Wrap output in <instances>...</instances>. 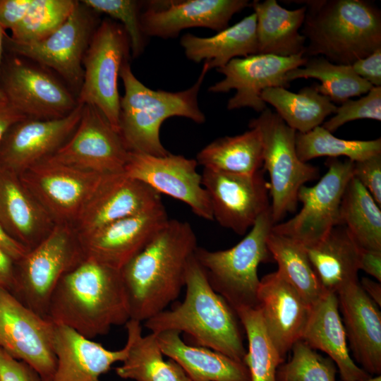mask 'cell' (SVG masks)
Returning <instances> with one entry per match:
<instances>
[{
    "mask_svg": "<svg viewBox=\"0 0 381 381\" xmlns=\"http://www.w3.org/2000/svg\"><path fill=\"white\" fill-rule=\"evenodd\" d=\"M255 13L211 37L183 35L180 44L186 56L195 63L204 61L209 68L219 69L231 59L258 54Z\"/></svg>",
    "mask_w": 381,
    "mask_h": 381,
    "instance_id": "obj_31",
    "label": "cell"
},
{
    "mask_svg": "<svg viewBox=\"0 0 381 381\" xmlns=\"http://www.w3.org/2000/svg\"><path fill=\"white\" fill-rule=\"evenodd\" d=\"M0 224L28 250L36 246L56 224L20 178L0 168Z\"/></svg>",
    "mask_w": 381,
    "mask_h": 381,
    "instance_id": "obj_26",
    "label": "cell"
},
{
    "mask_svg": "<svg viewBox=\"0 0 381 381\" xmlns=\"http://www.w3.org/2000/svg\"><path fill=\"white\" fill-rule=\"evenodd\" d=\"M155 334L164 356L177 363L192 381H250L243 362L206 347L189 345L178 331Z\"/></svg>",
    "mask_w": 381,
    "mask_h": 381,
    "instance_id": "obj_28",
    "label": "cell"
},
{
    "mask_svg": "<svg viewBox=\"0 0 381 381\" xmlns=\"http://www.w3.org/2000/svg\"><path fill=\"white\" fill-rule=\"evenodd\" d=\"M54 323L0 287V348L51 381L56 368L52 348Z\"/></svg>",
    "mask_w": 381,
    "mask_h": 381,
    "instance_id": "obj_14",
    "label": "cell"
},
{
    "mask_svg": "<svg viewBox=\"0 0 381 381\" xmlns=\"http://www.w3.org/2000/svg\"><path fill=\"white\" fill-rule=\"evenodd\" d=\"M8 103L6 98L3 92V91L0 88V105L5 104Z\"/></svg>",
    "mask_w": 381,
    "mask_h": 381,
    "instance_id": "obj_54",
    "label": "cell"
},
{
    "mask_svg": "<svg viewBox=\"0 0 381 381\" xmlns=\"http://www.w3.org/2000/svg\"><path fill=\"white\" fill-rule=\"evenodd\" d=\"M104 175L47 159L19 176L55 224L73 226Z\"/></svg>",
    "mask_w": 381,
    "mask_h": 381,
    "instance_id": "obj_13",
    "label": "cell"
},
{
    "mask_svg": "<svg viewBox=\"0 0 381 381\" xmlns=\"http://www.w3.org/2000/svg\"><path fill=\"white\" fill-rule=\"evenodd\" d=\"M47 318L91 339L126 325L130 312L121 270L85 258L59 282Z\"/></svg>",
    "mask_w": 381,
    "mask_h": 381,
    "instance_id": "obj_2",
    "label": "cell"
},
{
    "mask_svg": "<svg viewBox=\"0 0 381 381\" xmlns=\"http://www.w3.org/2000/svg\"><path fill=\"white\" fill-rule=\"evenodd\" d=\"M185 287L182 302L145 321V327L155 334L165 330L183 332L196 346L243 363L246 349L236 313L212 288L195 255L188 264Z\"/></svg>",
    "mask_w": 381,
    "mask_h": 381,
    "instance_id": "obj_3",
    "label": "cell"
},
{
    "mask_svg": "<svg viewBox=\"0 0 381 381\" xmlns=\"http://www.w3.org/2000/svg\"><path fill=\"white\" fill-rule=\"evenodd\" d=\"M209 68L204 63L197 81L183 91L154 90L143 85L133 74L128 59L121 68L124 95L120 99L119 135L128 152L153 156L170 152L163 146L159 130L172 116H181L197 123L205 121L198 105V92Z\"/></svg>",
    "mask_w": 381,
    "mask_h": 381,
    "instance_id": "obj_5",
    "label": "cell"
},
{
    "mask_svg": "<svg viewBox=\"0 0 381 381\" xmlns=\"http://www.w3.org/2000/svg\"><path fill=\"white\" fill-rule=\"evenodd\" d=\"M52 348L56 368L51 381H99L113 364L125 360L130 341L112 351L69 327L54 323Z\"/></svg>",
    "mask_w": 381,
    "mask_h": 381,
    "instance_id": "obj_24",
    "label": "cell"
},
{
    "mask_svg": "<svg viewBox=\"0 0 381 381\" xmlns=\"http://www.w3.org/2000/svg\"><path fill=\"white\" fill-rule=\"evenodd\" d=\"M353 176L368 190L381 207V154L353 162Z\"/></svg>",
    "mask_w": 381,
    "mask_h": 381,
    "instance_id": "obj_44",
    "label": "cell"
},
{
    "mask_svg": "<svg viewBox=\"0 0 381 381\" xmlns=\"http://www.w3.org/2000/svg\"><path fill=\"white\" fill-rule=\"evenodd\" d=\"M84 259L74 228L56 224L42 241L15 261L14 285L11 293L23 305L47 318L50 298L59 282Z\"/></svg>",
    "mask_w": 381,
    "mask_h": 381,
    "instance_id": "obj_7",
    "label": "cell"
},
{
    "mask_svg": "<svg viewBox=\"0 0 381 381\" xmlns=\"http://www.w3.org/2000/svg\"><path fill=\"white\" fill-rule=\"evenodd\" d=\"M274 225L270 208L234 246L222 250L198 246L195 251L210 286L234 310L258 306V268L272 258L267 241Z\"/></svg>",
    "mask_w": 381,
    "mask_h": 381,
    "instance_id": "obj_6",
    "label": "cell"
},
{
    "mask_svg": "<svg viewBox=\"0 0 381 381\" xmlns=\"http://www.w3.org/2000/svg\"><path fill=\"white\" fill-rule=\"evenodd\" d=\"M267 247L278 265V272L311 306L325 293L309 260L306 247L298 241L270 231Z\"/></svg>",
    "mask_w": 381,
    "mask_h": 381,
    "instance_id": "obj_36",
    "label": "cell"
},
{
    "mask_svg": "<svg viewBox=\"0 0 381 381\" xmlns=\"http://www.w3.org/2000/svg\"><path fill=\"white\" fill-rule=\"evenodd\" d=\"M131 49L123 26L104 19L96 28L83 59V78L77 102L99 109L119 133V78Z\"/></svg>",
    "mask_w": 381,
    "mask_h": 381,
    "instance_id": "obj_9",
    "label": "cell"
},
{
    "mask_svg": "<svg viewBox=\"0 0 381 381\" xmlns=\"http://www.w3.org/2000/svg\"><path fill=\"white\" fill-rule=\"evenodd\" d=\"M0 88L8 104L28 119L64 117L78 105L77 99L56 78L21 57L4 59Z\"/></svg>",
    "mask_w": 381,
    "mask_h": 381,
    "instance_id": "obj_12",
    "label": "cell"
},
{
    "mask_svg": "<svg viewBox=\"0 0 381 381\" xmlns=\"http://www.w3.org/2000/svg\"><path fill=\"white\" fill-rule=\"evenodd\" d=\"M0 248L14 261L21 259L29 250L26 247L12 238L0 224Z\"/></svg>",
    "mask_w": 381,
    "mask_h": 381,
    "instance_id": "obj_51",
    "label": "cell"
},
{
    "mask_svg": "<svg viewBox=\"0 0 381 381\" xmlns=\"http://www.w3.org/2000/svg\"><path fill=\"white\" fill-rule=\"evenodd\" d=\"M261 99L271 104L290 128L303 133L321 126L337 107L317 90L315 84L298 92L280 87H269L262 92Z\"/></svg>",
    "mask_w": 381,
    "mask_h": 381,
    "instance_id": "obj_34",
    "label": "cell"
},
{
    "mask_svg": "<svg viewBox=\"0 0 381 381\" xmlns=\"http://www.w3.org/2000/svg\"><path fill=\"white\" fill-rule=\"evenodd\" d=\"M327 171L313 186H302L298 202L300 212L289 220L274 224L272 230L290 237L305 247L322 239L339 224V209L347 183L353 176V162L329 158Z\"/></svg>",
    "mask_w": 381,
    "mask_h": 381,
    "instance_id": "obj_11",
    "label": "cell"
},
{
    "mask_svg": "<svg viewBox=\"0 0 381 381\" xmlns=\"http://www.w3.org/2000/svg\"><path fill=\"white\" fill-rule=\"evenodd\" d=\"M198 248L191 225L170 219L121 270L130 319L145 322L166 310L185 286L188 264Z\"/></svg>",
    "mask_w": 381,
    "mask_h": 381,
    "instance_id": "obj_1",
    "label": "cell"
},
{
    "mask_svg": "<svg viewBox=\"0 0 381 381\" xmlns=\"http://www.w3.org/2000/svg\"><path fill=\"white\" fill-rule=\"evenodd\" d=\"M77 3L73 0H32L26 16L11 31L10 37L25 43L47 37L65 23Z\"/></svg>",
    "mask_w": 381,
    "mask_h": 381,
    "instance_id": "obj_40",
    "label": "cell"
},
{
    "mask_svg": "<svg viewBox=\"0 0 381 381\" xmlns=\"http://www.w3.org/2000/svg\"><path fill=\"white\" fill-rule=\"evenodd\" d=\"M264 171L238 174L203 169L202 184L210 198L213 219L244 235L270 208L269 183Z\"/></svg>",
    "mask_w": 381,
    "mask_h": 381,
    "instance_id": "obj_15",
    "label": "cell"
},
{
    "mask_svg": "<svg viewBox=\"0 0 381 381\" xmlns=\"http://www.w3.org/2000/svg\"><path fill=\"white\" fill-rule=\"evenodd\" d=\"M359 284L365 294L379 306H381V284L368 277H363Z\"/></svg>",
    "mask_w": 381,
    "mask_h": 381,
    "instance_id": "obj_52",
    "label": "cell"
},
{
    "mask_svg": "<svg viewBox=\"0 0 381 381\" xmlns=\"http://www.w3.org/2000/svg\"><path fill=\"white\" fill-rule=\"evenodd\" d=\"M306 58L351 65L381 48V13L364 0L304 1Z\"/></svg>",
    "mask_w": 381,
    "mask_h": 381,
    "instance_id": "obj_4",
    "label": "cell"
},
{
    "mask_svg": "<svg viewBox=\"0 0 381 381\" xmlns=\"http://www.w3.org/2000/svg\"><path fill=\"white\" fill-rule=\"evenodd\" d=\"M296 149L303 162L320 157L337 158L344 156L358 162L381 154V139L350 140L335 137L322 126L307 133H296Z\"/></svg>",
    "mask_w": 381,
    "mask_h": 381,
    "instance_id": "obj_39",
    "label": "cell"
},
{
    "mask_svg": "<svg viewBox=\"0 0 381 381\" xmlns=\"http://www.w3.org/2000/svg\"><path fill=\"white\" fill-rule=\"evenodd\" d=\"M343 381V380H341ZM358 381H381V376L380 375H376L375 377H370L366 380H358Z\"/></svg>",
    "mask_w": 381,
    "mask_h": 381,
    "instance_id": "obj_55",
    "label": "cell"
},
{
    "mask_svg": "<svg viewBox=\"0 0 381 381\" xmlns=\"http://www.w3.org/2000/svg\"><path fill=\"white\" fill-rule=\"evenodd\" d=\"M169 220L163 203L78 236L86 258L121 270Z\"/></svg>",
    "mask_w": 381,
    "mask_h": 381,
    "instance_id": "obj_20",
    "label": "cell"
},
{
    "mask_svg": "<svg viewBox=\"0 0 381 381\" xmlns=\"http://www.w3.org/2000/svg\"><path fill=\"white\" fill-rule=\"evenodd\" d=\"M358 263V270H363L377 282H381V250L359 246Z\"/></svg>",
    "mask_w": 381,
    "mask_h": 381,
    "instance_id": "obj_48",
    "label": "cell"
},
{
    "mask_svg": "<svg viewBox=\"0 0 381 381\" xmlns=\"http://www.w3.org/2000/svg\"><path fill=\"white\" fill-rule=\"evenodd\" d=\"M243 327L248 349L243 358L250 381H277V371L283 358L270 339L258 307L235 310Z\"/></svg>",
    "mask_w": 381,
    "mask_h": 381,
    "instance_id": "obj_38",
    "label": "cell"
},
{
    "mask_svg": "<svg viewBox=\"0 0 381 381\" xmlns=\"http://www.w3.org/2000/svg\"><path fill=\"white\" fill-rule=\"evenodd\" d=\"M87 7L96 13H104L121 22L130 42L133 57L139 56L145 46V37L140 23L143 3L133 0H83Z\"/></svg>",
    "mask_w": 381,
    "mask_h": 381,
    "instance_id": "obj_42",
    "label": "cell"
},
{
    "mask_svg": "<svg viewBox=\"0 0 381 381\" xmlns=\"http://www.w3.org/2000/svg\"><path fill=\"white\" fill-rule=\"evenodd\" d=\"M249 128H256L261 135L262 167L270 177V212L277 224L287 213L296 211L300 188L317 179L319 169L299 159L296 131L269 108L250 120Z\"/></svg>",
    "mask_w": 381,
    "mask_h": 381,
    "instance_id": "obj_8",
    "label": "cell"
},
{
    "mask_svg": "<svg viewBox=\"0 0 381 381\" xmlns=\"http://www.w3.org/2000/svg\"><path fill=\"white\" fill-rule=\"evenodd\" d=\"M203 169L238 174H253L262 169V143L256 128L234 136L217 138L197 154Z\"/></svg>",
    "mask_w": 381,
    "mask_h": 381,
    "instance_id": "obj_33",
    "label": "cell"
},
{
    "mask_svg": "<svg viewBox=\"0 0 381 381\" xmlns=\"http://www.w3.org/2000/svg\"><path fill=\"white\" fill-rule=\"evenodd\" d=\"M126 327L130 348L122 365L115 369L119 377L135 381H192L177 363L164 359L155 333L143 336L140 322L131 319Z\"/></svg>",
    "mask_w": 381,
    "mask_h": 381,
    "instance_id": "obj_32",
    "label": "cell"
},
{
    "mask_svg": "<svg viewBox=\"0 0 381 381\" xmlns=\"http://www.w3.org/2000/svg\"><path fill=\"white\" fill-rule=\"evenodd\" d=\"M15 261L0 248V287L11 292L14 285Z\"/></svg>",
    "mask_w": 381,
    "mask_h": 381,
    "instance_id": "obj_49",
    "label": "cell"
},
{
    "mask_svg": "<svg viewBox=\"0 0 381 381\" xmlns=\"http://www.w3.org/2000/svg\"><path fill=\"white\" fill-rule=\"evenodd\" d=\"M336 294L326 292L310 306L301 340L325 353L335 363L341 380L358 381L370 377L350 356Z\"/></svg>",
    "mask_w": 381,
    "mask_h": 381,
    "instance_id": "obj_27",
    "label": "cell"
},
{
    "mask_svg": "<svg viewBox=\"0 0 381 381\" xmlns=\"http://www.w3.org/2000/svg\"><path fill=\"white\" fill-rule=\"evenodd\" d=\"M140 13L146 37H176L190 28H207L219 32L232 16L250 6L248 0L150 1Z\"/></svg>",
    "mask_w": 381,
    "mask_h": 381,
    "instance_id": "obj_21",
    "label": "cell"
},
{
    "mask_svg": "<svg viewBox=\"0 0 381 381\" xmlns=\"http://www.w3.org/2000/svg\"><path fill=\"white\" fill-rule=\"evenodd\" d=\"M351 66L355 73L373 87H381V48L353 62Z\"/></svg>",
    "mask_w": 381,
    "mask_h": 381,
    "instance_id": "obj_47",
    "label": "cell"
},
{
    "mask_svg": "<svg viewBox=\"0 0 381 381\" xmlns=\"http://www.w3.org/2000/svg\"><path fill=\"white\" fill-rule=\"evenodd\" d=\"M290 361L279 365L277 381H337V368L300 339L292 346Z\"/></svg>",
    "mask_w": 381,
    "mask_h": 381,
    "instance_id": "obj_41",
    "label": "cell"
},
{
    "mask_svg": "<svg viewBox=\"0 0 381 381\" xmlns=\"http://www.w3.org/2000/svg\"><path fill=\"white\" fill-rule=\"evenodd\" d=\"M195 159L171 153L164 156L129 152L123 172L159 195H169L186 204L198 217L212 221L208 195L202 184Z\"/></svg>",
    "mask_w": 381,
    "mask_h": 381,
    "instance_id": "obj_16",
    "label": "cell"
},
{
    "mask_svg": "<svg viewBox=\"0 0 381 381\" xmlns=\"http://www.w3.org/2000/svg\"><path fill=\"white\" fill-rule=\"evenodd\" d=\"M250 6L257 20L258 54L303 56L306 40L299 30L305 20V6L289 10L276 0L253 1Z\"/></svg>",
    "mask_w": 381,
    "mask_h": 381,
    "instance_id": "obj_29",
    "label": "cell"
},
{
    "mask_svg": "<svg viewBox=\"0 0 381 381\" xmlns=\"http://www.w3.org/2000/svg\"><path fill=\"white\" fill-rule=\"evenodd\" d=\"M257 298L267 334L284 358L301 339L310 306L278 271L260 280Z\"/></svg>",
    "mask_w": 381,
    "mask_h": 381,
    "instance_id": "obj_23",
    "label": "cell"
},
{
    "mask_svg": "<svg viewBox=\"0 0 381 381\" xmlns=\"http://www.w3.org/2000/svg\"><path fill=\"white\" fill-rule=\"evenodd\" d=\"M358 248L342 225L334 226L320 241L306 247L325 291L337 294L346 286L358 282Z\"/></svg>",
    "mask_w": 381,
    "mask_h": 381,
    "instance_id": "obj_30",
    "label": "cell"
},
{
    "mask_svg": "<svg viewBox=\"0 0 381 381\" xmlns=\"http://www.w3.org/2000/svg\"><path fill=\"white\" fill-rule=\"evenodd\" d=\"M301 67L286 74L289 83L298 78H315L317 90L333 103H342L352 97L368 93L373 86L359 77L351 65L336 64L322 56L306 58Z\"/></svg>",
    "mask_w": 381,
    "mask_h": 381,
    "instance_id": "obj_37",
    "label": "cell"
},
{
    "mask_svg": "<svg viewBox=\"0 0 381 381\" xmlns=\"http://www.w3.org/2000/svg\"><path fill=\"white\" fill-rule=\"evenodd\" d=\"M27 117L6 103L0 105V143L8 130L16 123Z\"/></svg>",
    "mask_w": 381,
    "mask_h": 381,
    "instance_id": "obj_50",
    "label": "cell"
},
{
    "mask_svg": "<svg viewBox=\"0 0 381 381\" xmlns=\"http://www.w3.org/2000/svg\"><path fill=\"white\" fill-rule=\"evenodd\" d=\"M0 381H42L26 363L11 356L0 348Z\"/></svg>",
    "mask_w": 381,
    "mask_h": 381,
    "instance_id": "obj_45",
    "label": "cell"
},
{
    "mask_svg": "<svg viewBox=\"0 0 381 381\" xmlns=\"http://www.w3.org/2000/svg\"><path fill=\"white\" fill-rule=\"evenodd\" d=\"M306 59L303 55L286 57L265 54L235 58L217 69L224 78L211 85L208 91L222 93L235 90L227 103L229 110L250 107L260 113L267 108L261 99L262 92L269 87H289L287 73L302 66Z\"/></svg>",
    "mask_w": 381,
    "mask_h": 381,
    "instance_id": "obj_18",
    "label": "cell"
},
{
    "mask_svg": "<svg viewBox=\"0 0 381 381\" xmlns=\"http://www.w3.org/2000/svg\"><path fill=\"white\" fill-rule=\"evenodd\" d=\"M83 108L78 103L64 117L49 120L27 118L12 126L0 143V168L20 175L53 155L75 130Z\"/></svg>",
    "mask_w": 381,
    "mask_h": 381,
    "instance_id": "obj_19",
    "label": "cell"
},
{
    "mask_svg": "<svg viewBox=\"0 0 381 381\" xmlns=\"http://www.w3.org/2000/svg\"><path fill=\"white\" fill-rule=\"evenodd\" d=\"M6 35V31L0 26V75L4 60V40Z\"/></svg>",
    "mask_w": 381,
    "mask_h": 381,
    "instance_id": "obj_53",
    "label": "cell"
},
{
    "mask_svg": "<svg viewBox=\"0 0 381 381\" xmlns=\"http://www.w3.org/2000/svg\"><path fill=\"white\" fill-rule=\"evenodd\" d=\"M128 152L121 135L102 112L85 104L74 132L47 159L104 175L123 171Z\"/></svg>",
    "mask_w": 381,
    "mask_h": 381,
    "instance_id": "obj_17",
    "label": "cell"
},
{
    "mask_svg": "<svg viewBox=\"0 0 381 381\" xmlns=\"http://www.w3.org/2000/svg\"><path fill=\"white\" fill-rule=\"evenodd\" d=\"M162 203L157 192L123 171L105 174L73 227L78 236L86 235Z\"/></svg>",
    "mask_w": 381,
    "mask_h": 381,
    "instance_id": "obj_22",
    "label": "cell"
},
{
    "mask_svg": "<svg viewBox=\"0 0 381 381\" xmlns=\"http://www.w3.org/2000/svg\"><path fill=\"white\" fill-rule=\"evenodd\" d=\"M99 24L93 11L78 1L65 23L51 35L24 43L6 34L4 49L53 69L78 94L83 78V59Z\"/></svg>",
    "mask_w": 381,
    "mask_h": 381,
    "instance_id": "obj_10",
    "label": "cell"
},
{
    "mask_svg": "<svg viewBox=\"0 0 381 381\" xmlns=\"http://www.w3.org/2000/svg\"><path fill=\"white\" fill-rule=\"evenodd\" d=\"M99 381H100V380H99Z\"/></svg>",
    "mask_w": 381,
    "mask_h": 381,
    "instance_id": "obj_56",
    "label": "cell"
},
{
    "mask_svg": "<svg viewBox=\"0 0 381 381\" xmlns=\"http://www.w3.org/2000/svg\"><path fill=\"white\" fill-rule=\"evenodd\" d=\"M32 0H0V26L11 31L26 16Z\"/></svg>",
    "mask_w": 381,
    "mask_h": 381,
    "instance_id": "obj_46",
    "label": "cell"
},
{
    "mask_svg": "<svg viewBox=\"0 0 381 381\" xmlns=\"http://www.w3.org/2000/svg\"><path fill=\"white\" fill-rule=\"evenodd\" d=\"M381 120V87H373L357 99H349L337 107L334 115L322 126L333 133L344 124L357 119Z\"/></svg>",
    "mask_w": 381,
    "mask_h": 381,
    "instance_id": "obj_43",
    "label": "cell"
},
{
    "mask_svg": "<svg viewBox=\"0 0 381 381\" xmlns=\"http://www.w3.org/2000/svg\"><path fill=\"white\" fill-rule=\"evenodd\" d=\"M361 248L381 250V210L368 190L352 176L344 192L339 224Z\"/></svg>",
    "mask_w": 381,
    "mask_h": 381,
    "instance_id": "obj_35",
    "label": "cell"
},
{
    "mask_svg": "<svg viewBox=\"0 0 381 381\" xmlns=\"http://www.w3.org/2000/svg\"><path fill=\"white\" fill-rule=\"evenodd\" d=\"M346 338L356 361L370 375L381 373V313L359 282L337 294Z\"/></svg>",
    "mask_w": 381,
    "mask_h": 381,
    "instance_id": "obj_25",
    "label": "cell"
}]
</instances>
